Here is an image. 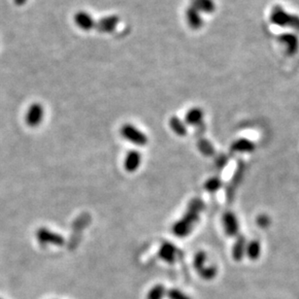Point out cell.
Here are the masks:
<instances>
[{
    "label": "cell",
    "instance_id": "cell-1",
    "mask_svg": "<svg viewBox=\"0 0 299 299\" xmlns=\"http://www.w3.org/2000/svg\"><path fill=\"white\" fill-rule=\"evenodd\" d=\"M202 208V203L198 199H194L189 206L188 212L186 215L176 221L172 227L173 233L177 237H185L187 236L192 228V223H194L197 220L199 211Z\"/></svg>",
    "mask_w": 299,
    "mask_h": 299
},
{
    "label": "cell",
    "instance_id": "cell-14",
    "mask_svg": "<svg viewBox=\"0 0 299 299\" xmlns=\"http://www.w3.org/2000/svg\"><path fill=\"white\" fill-rule=\"evenodd\" d=\"M203 112L199 108H191L189 110L185 117V122L190 126L198 125L203 119Z\"/></svg>",
    "mask_w": 299,
    "mask_h": 299
},
{
    "label": "cell",
    "instance_id": "cell-21",
    "mask_svg": "<svg viewBox=\"0 0 299 299\" xmlns=\"http://www.w3.org/2000/svg\"><path fill=\"white\" fill-rule=\"evenodd\" d=\"M27 0H14L15 4L18 5V6H23V5H25V4L27 3Z\"/></svg>",
    "mask_w": 299,
    "mask_h": 299
},
{
    "label": "cell",
    "instance_id": "cell-3",
    "mask_svg": "<svg viewBox=\"0 0 299 299\" xmlns=\"http://www.w3.org/2000/svg\"><path fill=\"white\" fill-rule=\"evenodd\" d=\"M121 134L123 138L139 147H143L148 143L147 135L131 124L124 125L121 128Z\"/></svg>",
    "mask_w": 299,
    "mask_h": 299
},
{
    "label": "cell",
    "instance_id": "cell-7",
    "mask_svg": "<svg viewBox=\"0 0 299 299\" xmlns=\"http://www.w3.org/2000/svg\"><path fill=\"white\" fill-rule=\"evenodd\" d=\"M279 41L285 46L289 54H297L299 49V38L296 33H283L279 37Z\"/></svg>",
    "mask_w": 299,
    "mask_h": 299
},
{
    "label": "cell",
    "instance_id": "cell-2",
    "mask_svg": "<svg viewBox=\"0 0 299 299\" xmlns=\"http://www.w3.org/2000/svg\"><path fill=\"white\" fill-rule=\"evenodd\" d=\"M270 20L276 26L291 27L296 31H299V16L290 14L281 6H275L272 9Z\"/></svg>",
    "mask_w": 299,
    "mask_h": 299
},
{
    "label": "cell",
    "instance_id": "cell-5",
    "mask_svg": "<svg viewBox=\"0 0 299 299\" xmlns=\"http://www.w3.org/2000/svg\"><path fill=\"white\" fill-rule=\"evenodd\" d=\"M36 238L41 245H53L61 247L64 245V238L54 231L47 229L45 227H41L36 232Z\"/></svg>",
    "mask_w": 299,
    "mask_h": 299
},
{
    "label": "cell",
    "instance_id": "cell-10",
    "mask_svg": "<svg viewBox=\"0 0 299 299\" xmlns=\"http://www.w3.org/2000/svg\"><path fill=\"white\" fill-rule=\"evenodd\" d=\"M141 163H142V155L136 150H131L126 156L124 166L128 172H135L136 170L140 167Z\"/></svg>",
    "mask_w": 299,
    "mask_h": 299
},
{
    "label": "cell",
    "instance_id": "cell-11",
    "mask_svg": "<svg viewBox=\"0 0 299 299\" xmlns=\"http://www.w3.org/2000/svg\"><path fill=\"white\" fill-rule=\"evenodd\" d=\"M75 24L83 30H90L95 27V22L93 18L86 12H78L74 17Z\"/></svg>",
    "mask_w": 299,
    "mask_h": 299
},
{
    "label": "cell",
    "instance_id": "cell-16",
    "mask_svg": "<svg viewBox=\"0 0 299 299\" xmlns=\"http://www.w3.org/2000/svg\"><path fill=\"white\" fill-rule=\"evenodd\" d=\"M166 294H167L166 288L162 284H158L155 285L153 288H151V290L148 292L146 296V299H163L165 298Z\"/></svg>",
    "mask_w": 299,
    "mask_h": 299
},
{
    "label": "cell",
    "instance_id": "cell-6",
    "mask_svg": "<svg viewBox=\"0 0 299 299\" xmlns=\"http://www.w3.org/2000/svg\"><path fill=\"white\" fill-rule=\"evenodd\" d=\"M44 108L39 103H33L29 106L26 116V122L31 128L38 127L44 119Z\"/></svg>",
    "mask_w": 299,
    "mask_h": 299
},
{
    "label": "cell",
    "instance_id": "cell-17",
    "mask_svg": "<svg viewBox=\"0 0 299 299\" xmlns=\"http://www.w3.org/2000/svg\"><path fill=\"white\" fill-rule=\"evenodd\" d=\"M223 222H224V227L225 230L228 234H233L237 231V222L235 217H233L230 214L225 215V217L223 218Z\"/></svg>",
    "mask_w": 299,
    "mask_h": 299
},
{
    "label": "cell",
    "instance_id": "cell-20",
    "mask_svg": "<svg viewBox=\"0 0 299 299\" xmlns=\"http://www.w3.org/2000/svg\"><path fill=\"white\" fill-rule=\"evenodd\" d=\"M218 187H219V181L217 179H210L205 184L206 190H209V191H215V190H217Z\"/></svg>",
    "mask_w": 299,
    "mask_h": 299
},
{
    "label": "cell",
    "instance_id": "cell-18",
    "mask_svg": "<svg viewBox=\"0 0 299 299\" xmlns=\"http://www.w3.org/2000/svg\"><path fill=\"white\" fill-rule=\"evenodd\" d=\"M166 296L168 299H191L183 291H181L179 289H175V288L168 290Z\"/></svg>",
    "mask_w": 299,
    "mask_h": 299
},
{
    "label": "cell",
    "instance_id": "cell-15",
    "mask_svg": "<svg viewBox=\"0 0 299 299\" xmlns=\"http://www.w3.org/2000/svg\"><path fill=\"white\" fill-rule=\"evenodd\" d=\"M169 126L170 128L178 136H185L187 133V128L185 123L179 119L178 117L174 116L171 117L169 120Z\"/></svg>",
    "mask_w": 299,
    "mask_h": 299
},
{
    "label": "cell",
    "instance_id": "cell-9",
    "mask_svg": "<svg viewBox=\"0 0 299 299\" xmlns=\"http://www.w3.org/2000/svg\"><path fill=\"white\" fill-rule=\"evenodd\" d=\"M120 22L119 17L117 16H107L101 18L98 22L95 23L96 30L100 33H110L113 32Z\"/></svg>",
    "mask_w": 299,
    "mask_h": 299
},
{
    "label": "cell",
    "instance_id": "cell-19",
    "mask_svg": "<svg viewBox=\"0 0 299 299\" xmlns=\"http://www.w3.org/2000/svg\"><path fill=\"white\" fill-rule=\"evenodd\" d=\"M198 148H199V150L204 155H211L213 153V147H212V145L208 141H206V140L199 141Z\"/></svg>",
    "mask_w": 299,
    "mask_h": 299
},
{
    "label": "cell",
    "instance_id": "cell-8",
    "mask_svg": "<svg viewBox=\"0 0 299 299\" xmlns=\"http://www.w3.org/2000/svg\"><path fill=\"white\" fill-rule=\"evenodd\" d=\"M178 255L179 251L177 247L170 242H164L159 250V256L163 261L170 264L174 263L177 260Z\"/></svg>",
    "mask_w": 299,
    "mask_h": 299
},
{
    "label": "cell",
    "instance_id": "cell-22",
    "mask_svg": "<svg viewBox=\"0 0 299 299\" xmlns=\"http://www.w3.org/2000/svg\"></svg>",
    "mask_w": 299,
    "mask_h": 299
},
{
    "label": "cell",
    "instance_id": "cell-4",
    "mask_svg": "<svg viewBox=\"0 0 299 299\" xmlns=\"http://www.w3.org/2000/svg\"><path fill=\"white\" fill-rule=\"evenodd\" d=\"M206 261H207V256L205 253L199 252L194 256L193 264H194V268L198 272L199 276L204 280L209 281L216 277L217 269L214 266H207Z\"/></svg>",
    "mask_w": 299,
    "mask_h": 299
},
{
    "label": "cell",
    "instance_id": "cell-12",
    "mask_svg": "<svg viewBox=\"0 0 299 299\" xmlns=\"http://www.w3.org/2000/svg\"><path fill=\"white\" fill-rule=\"evenodd\" d=\"M186 20L192 29H199L203 25V19L201 13L197 11L192 6H190L186 10Z\"/></svg>",
    "mask_w": 299,
    "mask_h": 299
},
{
    "label": "cell",
    "instance_id": "cell-13",
    "mask_svg": "<svg viewBox=\"0 0 299 299\" xmlns=\"http://www.w3.org/2000/svg\"><path fill=\"white\" fill-rule=\"evenodd\" d=\"M190 6L195 8L200 13L211 14L215 11L216 8L214 0H190Z\"/></svg>",
    "mask_w": 299,
    "mask_h": 299
}]
</instances>
